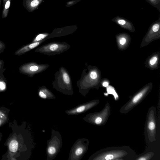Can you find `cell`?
<instances>
[{
    "label": "cell",
    "instance_id": "cell-1",
    "mask_svg": "<svg viewBox=\"0 0 160 160\" xmlns=\"http://www.w3.org/2000/svg\"><path fill=\"white\" fill-rule=\"evenodd\" d=\"M135 152L128 146L112 147L98 151L88 160H134Z\"/></svg>",
    "mask_w": 160,
    "mask_h": 160
},
{
    "label": "cell",
    "instance_id": "cell-2",
    "mask_svg": "<svg viewBox=\"0 0 160 160\" xmlns=\"http://www.w3.org/2000/svg\"><path fill=\"white\" fill-rule=\"evenodd\" d=\"M155 108L154 106L149 109L146 116L144 127L145 139L149 148L152 147L157 141L158 119Z\"/></svg>",
    "mask_w": 160,
    "mask_h": 160
},
{
    "label": "cell",
    "instance_id": "cell-3",
    "mask_svg": "<svg viewBox=\"0 0 160 160\" xmlns=\"http://www.w3.org/2000/svg\"><path fill=\"white\" fill-rule=\"evenodd\" d=\"M62 144V137L59 132L52 129L51 138L47 141V160H53L56 157L61 150Z\"/></svg>",
    "mask_w": 160,
    "mask_h": 160
},
{
    "label": "cell",
    "instance_id": "cell-4",
    "mask_svg": "<svg viewBox=\"0 0 160 160\" xmlns=\"http://www.w3.org/2000/svg\"><path fill=\"white\" fill-rule=\"evenodd\" d=\"M110 104L107 102L104 108L101 111L89 113L83 118L85 122L92 124L102 126L107 122L111 114Z\"/></svg>",
    "mask_w": 160,
    "mask_h": 160
},
{
    "label": "cell",
    "instance_id": "cell-5",
    "mask_svg": "<svg viewBox=\"0 0 160 160\" xmlns=\"http://www.w3.org/2000/svg\"><path fill=\"white\" fill-rule=\"evenodd\" d=\"M90 142L89 140L82 138L78 139L71 148L68 160H81L87 152Z\"/></svg>",
    "mask_w": 160,
    "mask_h": 160
},
{
    "label": "cell",
    "instance_id": "cell-6",
    "mask_svg": "<svg viewBox=\"0 0 160 160\" xmlns=\"http://www.w3.org/2000/svg\"><path fill=\"white\" fill-rule=\"evenodd\" d=\"M149 89V87L145 88L132 97L121 108L120 112L124 114L128 113L140 103L145 98Z\"/></svg>",
    "mask_w": 160,
    "mask_h": 160
},
{
    "label": "cell",
    "instance_id": "cell-7",
    "mask_svg": "<svg viewBox=\"0 0 160 160\" xmlns=\"http://www.w3.org/2000/svg\"><path fill=\"white\" fill-rule=\"evenodd\" d=\"M100 102L99 100H94L78 106L65 111V113L69 115H77L89 110L97 105Z\"/></svg>",
    "mask_w": 160,
    "mask_h": 160
},
{
    "label": "cell",
    "instance_id": "cell-8",
    "mask_svg": "<svg viewBox=\"0 0 160 160\" xmlns=\"http://www.w3.org/2000/svg\"><path fill=\"white\" fill-rule=\"evenodd\" d=\"M153 149L147 148L142 154L136 155L134 160H151L155 156V152Z\"/></svg>",
    "mask_w": 160,
    "mask_h": 160
},
{
    "label": "cell",
    "instance_id": "cell-9",
    "mask_svg": "<svg viewBox=\"0 0 160 160\" xmlns=\"http://www.w3.org/2000/svg\"><path fill=\"white\" fill-rule=\"evenodd\" d=\"M38 95L40 98L43 99H52L56 97L49 90L45 88H40L38 92Z\"/></svg>",
    "mask_w": 160,
    "mask_h": 160
},
{
    "label": "cell",
    "instance_id": "cell-10",
    "mask_svg": "<svg viewBox=\"0 0 160 160\" xmlns=\"http://www.w3.org/2000/svg\"><path fill=\"white\" fill-rule=\"evenodd\" d=\"M18 142L17 141L13 139L10 141L9 144V149L11 152H15L18 149Z\"/></svg>",
    "mask_w": 160,
    "mask_h": 160
},
{
    "label": "cell",
    "instance_id": "cell-11",
    "mask_svg": "<svg viewBox=\"0 0 160 160\" xmlns=\"http://www.w3.org/2000/svg\"><path fill=\"white\" fill-rule=\"evenodd\" d=\"M11 0H7L5 4L4 8L3 9L2 14V17L3 18H6L8 14L9 8Z\"/></svg>",
    "mask_w": 160,
    "mask_h": 160
},
{
    "label": "cell",
    "instance_id": "cell-12",
    "mask_svg": "<svg viewBox=\"0 0 160 160\" xmlns=\"http://www.w3.org/2000/svg\"><path fill=\"white\" fill-rule=\"evenodd\" d=\"M47 48H46L47 50H49V51H56L57 50L59 49V45L58 44L56 43L52 44L50 45L49 46H47Z\"/></svg>",
    "mask_w": 160,
    "mask_h": 160
},
{
    "label": "cell",
    "instance_id": "cell-13",
    "mask_svg": "<svg viewBox=\"0 0 160 160\" xmlns=\"http://www.w3.org/2000/svg\"><path fill=\"white\" fill-rule=\"evenodd\" d=\"M39 68L38 66L36 65H32L29 68L28 70L30 72H34L39 71Z\"/></svg>",
    "mask_w": 160,
    "mask_h": 160
},
{
    "label": "cell",
    "instance_id": "cell-14",
    "mask_svg": "<svg viewBox=\"0 0 160 160\" xmlns=\"http://www.w3.org/2000/svg\"><path fill=\"white\" fill-rule=\"evenodd\" d=\"M46 35L41 34L38 35L36 38L34 42L40 41L44 39L46 36Z\"/></svg>",
    "mask_w": 160,
    "mask_h": 160
},
{
    "label": "cell",
    "instance_id": "cell-15",
    "mask_svg": "<svg viewBox=\"0 0 160 160\" xmlns=\"http://www.w3.org/2000/svg\"><path fill=\"white\" fill-rule=\"evenodd\" d=\"M39 43V42H35L29 45V46L30 49H32L38 45Z\"/></svg>",
    "mask_w": 160,
    "mask_h": 160
},
{
    "label": "cell",
    "instance_id": "cell-16",
    "mask_svg": "<svg viewBox=\"0 0 160 160\" xmlns=\"http://www.w3.org/2000/svg\"><path fill=\"white\" fill-rule=\"evenodd\" d=\"M39 4V1L37 0H33L30 3V6L32 7H34L37 6Z\"/></svg>",
    "mask_w": 160,
    "mask_h": 160
},
{
    "label": "cell",
    "instance_id": "cell-17",
    "mask_svg": "<svg viewBox=\"0 0 160 160\" xmlns=\"http://www.w3.org/2000/svg\"><path fill=\"white\" fill-rule=\"evenodd\" d=\"M159 28V25L158 24H154L152 27V29L154 32H157Z\"/></svg>",
    "mask_w": 160,
    "mask_h": 160
},
{
    "label": "cell",
    "instance_id": "cell-18",
    "mask_svg": "<svg viewBox=\"0 0 160 160\" xmlns=\"http://www.w3.org/2000/svg\"><path fill=\"white\" fill-rule=\"evenodd\" d=\"M157 58L156 57H152L150 61V63L151 65H154L156 62Z\"/></svg>",
    "mask_w": 160,
    "mask_h": 160
},
{
    "label": "cell",
    "instance_id": "cell-19",
    "mask_svg": "<svg viewBox=\"0 0 160 160\" xmlns=\"http://www.w3.org/2000/svg\"><path fill=\"white\" fill-rule=\"evenodd\" d=\"M0 118L7 119L6 115L3 112L0 111Z\"/></svg>",
    "mask_w": 160,
    "mask_h": 160
},
{
    "label": "cell",
    "instance_id": "cell-20",
    "mask_svg": "<svg viewBox=\"0 0 160 160\" xmlns=\"http://www.w3.org/2000/svg\"><path fill=\"white\" fill-rule=\"evenodd\" d=\"M90 77L92 78L95 79L97 77V73L94 71L92 72L90 74Z\"/></svg>",
    "mask_w": 160,
    "mask_h": 160
},
{
    "label": "cell",
    "instance_id": "cell-21",
    "mask_svg": "<svg viewBox=\"0 0 160 160\" xmlns=\"http://www.w3.org/2000/svg\"><path fill=\"white\" fill-rule=\"evenodd\" d=\"M118 23L120 25H124L126 24V21L123 19H119L118 21Z\"/></svg>",
    "mask_w": 160,
    "mask_h": 160
},
{
    "label": "cell",
    "instance_id": "cell-22",
    "mask_svg": "<svg viewBox=\"0 0 160 160\" xmlns=\"http://www.w3.org/2000/svg\"><path fill=\"white\" fill-rule=\"evenodd\" d=\"M126 42V40L124 38H122L120 41V43L122 45L124 44Z\"/></svg>",
    "mask_w": 160,
    "mask_h": 160
},
{
    "label": "cell",
    "instance_id": "cell-23",
    "mask_svg": "<svg viewBox=\"0 0 160 160\" xmlns=\"http://www.w3.org/2000/svg\"><path fill=\"white\" fill-rule=\"evenodd\" d=\"M7 119L0 118V126L4 123Z\"/></svg>",
    "mask_w": 160,
    "mask_h": 160
},
{
    "label": "cell",
    "instance_id": "cell-24",
    "mask_svg": "<svg viewBox=\"0 0 160 160\" xmlns=\"http://www.w3.org/2000/svg\"><path fill=\"white\" fill-rule=\"evenodd\" d=\"M5 88L4 84L2 82H0V88L1 89H4Z\"/></svg>",
    "mask_w": 160,
    "mask_h": 160
},
{
    "label": "cell",
    "instance_id": "cell-25",
    "mask_svg": "<svg viewBox=\"0 0 160 160\" xmlns=\"http://www.w3.org/2000/svg\"><path fill=\"white\" fill-rule=\"evenodd\" d=\"M108 83L107 82H103L102 84L103 86L105 87L108 86Z\"/></svg>",
    "mask_w": 160,
    "mask_h": 160
},
{
    "label": "cell",
    "instance_id": "cell-26",
    "mask_svg": "<svg viewBox=\"0 0 160 160\" xmlns=\"http://www.w3.org/2000/svg\"><path fill=\"white\" fill-rule=\"evenodd\" d=\"M2 48V44L0 42V50Z\"/></svg>",
    "mask_w": 160,
    "mask_h": 160
},
{
    "label": "cell",
    "instance_id": "cell-27",
    "mask_svg": "<svg viewBox=\"0 0 160 160\" xmlns=\"http://www.w3.org/2000/svg\"><path fill=\"white\" fill-rule=\"evenodd\" d=\"M7 0H3V3H4L5 2L6 3Z\"/></svg>",
    "mask_w": 160,
    "mask_h": 160
},
{
    "label": "cell",
    "instance_id": "cell-28",
    "mask_svg": "<svg viewBox=\"0 0 160 160\" xmlns=\"http://www.w3.org/2000/svg\"><path fill=\"white\" fill-rule=\"evenodd\" d=\"M151 0L152 1H154L155 0Z\"/></svg>",
    "mask_w": 160,
    "mask_h": 160
},
{
    "label": "cell",
    "instance_id": "cell-29",
    "mask_svg": "<svg viewBox=\"0 0 160 160\" xmlns=\"http://www.w3.org/2000/svg\"><path fill=\"white\" fill-rule=\"evenodd\" d=\"M0 2H1V0H0Z\"/></svg>",
    "mask_w": 160,
    "mask_h": 160
}]
</instances>
